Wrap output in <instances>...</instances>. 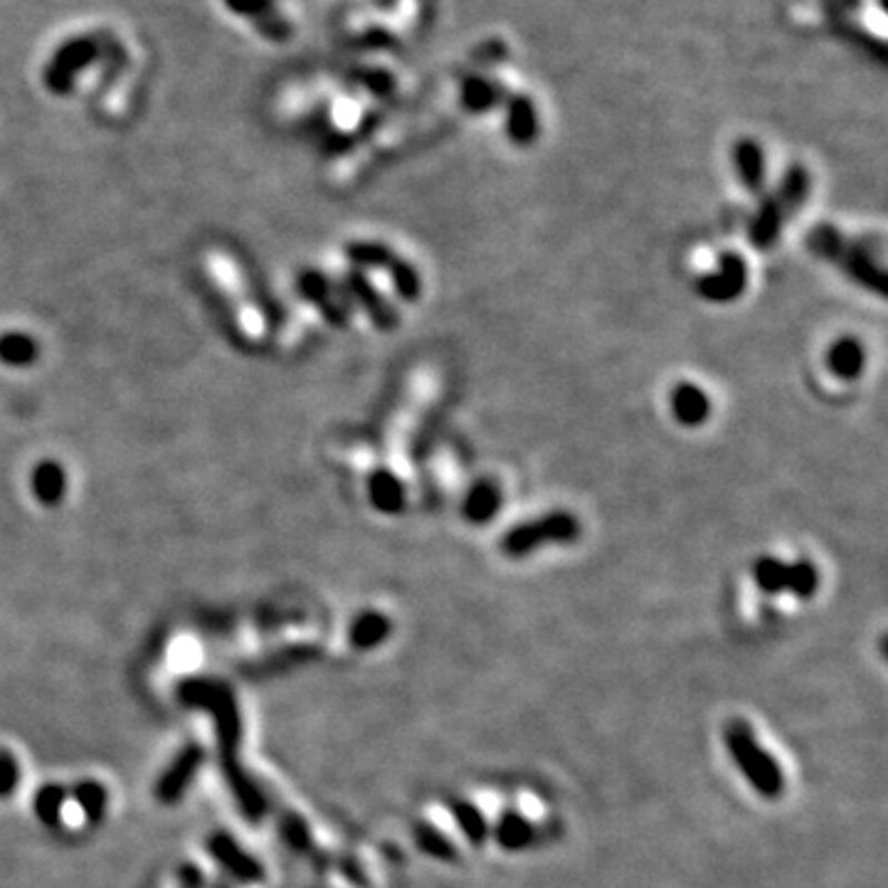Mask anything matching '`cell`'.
<instances>
[{"label":"cell","mask_w":888,"mask_h":888,"mask_svg":"<svg viewBox=\"0 0 888 888\" xmlns=\"http://www.w3.org/2000/svg\"><path fill=\"white\" fill-rule=\"evenodd\" d=\"M724 744L728 756L734 758V762L738 766L740 775L750 782V788L760 797H766V800H778V797L785 792L782 768L780 762L758 744L752 728L746 721L726 724Z\"/></svg>","instance_id":"6da1fadb"},{"label":"cell","mask_w":888,"mask_h":888,"mask_svg":"<svg viewBox=\"0 0 888 888\" xmlns=\"http://www.w3.org/2000/svg\"><path fill=\"white\" fill-rule=\"evenodd\" d=\"M807 245L812 247V252L822 257V260L837 265L841 272H845L854 282H859L861 287H867L876 295H886V275L884 269L876 267L871 262V255L859 247L857 242L847 240L837 228H829V225H819L812 232H809Z\"/></svg>","instance_id":"7a4b0ae2"},{"label":"cell","mask_w":888,"mask_h":888,"mask_svg":"<svg viewBox=\"0 0 888 888\" xmlns=\"http://www.w3.org/2000/svg\"><path fill=\"white\" fill-rule=\"evenodd\" d=\"M580 538V521L568 511H550L541 519L526 521L521 526H513L501 538V550L509 558H526L531 556L536 548L556 543L568 546L576 543Z\"/></svg>","instance_id":"3957f363"},{"label":"cell","mask_w":888,"mask_h":888,"mask_svg":"<svg viewBox=\"0 0 888 888\" xmlns=\"http://www.w3.org/2000/svg\"><path fill=\"white\" fill-rule=\"evenodd\" d=\"M104 54V42L99 36H77L64 40L58 50L52 52L50 62L44 64L42 80L48 84L50 92L67 94L74 87L77 77H80L87 67L99 62Z\"/></svg>","instance_id":"277c9868"},{"label":"cell","mask_w":888,"mask_h":888,"mask_svg":"<svg viewBox=\"0 0 888 888\" xmlns=\"http://www.w3.org/2000/svg\"><path fill=\"white\" fill-rule=\"evenodd\" d=\"M748 287V265L738 252H724L718 257V269L714 275H704L696 282V291L714 303L736 301Z\"/></svg>","instance_id":"5b68a950"},{"label":"cell","mask_w":888,"mask_h":888,"mask_svg":"<svg viewBox=\"0 0 888 888\" xmlns=\"http://www.w3.org/2000/svg\"><path fill=\"white\" fill-rule=\"evenodd\" d=\"M503 129L506 137L516 146H531L541 131V117L531 97L509 94L503 101Z\"/></svg>","instance_id":"8992f818"},{"label":"cell","mask_w":888,"mask_h":888,"mask_svg":"<svg viewBox=\"0 0 888 888\" xmlns=\"http://www.w3.org/2000/svg\"><path fill=\"white\" fill-rule=\"evenodd\" d=\"M506 87L497 80V77L489 74H467L462 84H459V104L467 111V114H487L491 109L503 107Z\"/></svg>","instance_id":"52a82bcc"},{"label":"cell","mask_w":888,"mask_h":888,"mask_svg":"<svg viewBox=\"0 0 888 888\" xmlns=\"http://www.w3.org/2000/svg\"><path fill=\"white\" fill-rule=\"evenodd\" d=\"M788 218L790 216L785 212V208L780 206L778 198H775V196L766 198V200H762V206L758 208L756 218H752L750 228H748L750 242L756 245L758 250H770V247H775V242H778L782 225Z\"/></svg>","instance_id":"ba28073f"},{"label":"cell","mask_w":888,"mask_h":888,"mask_svg":"<svg viewBox=\"0 0 888 888\" xmlns=\"http://www.w3.org/2000/svg\"><path fill=\"white\" fill-rule=\"evenodd\" d=\"M671 410L677 422L687 427H699L711 415V400L694 383H681L671 392Z\"/></svg>","instance_id":"9c48e42d"},{"label":"cell","mask_w":888,"mask_h":888,"mask_svg":"<svg viewBox=\"0 0 888 888\" xmlns=\"http://www.w3.org/2000/svg\"><path fill=\"white\" fill-rule=\"evenodd\" d=\"M501 501H503L501 489L493 485V481L481 479L469 489L467 499L462 503V513L469 523H477V526L489 523L491 519H497Z\"/></svg>","instance_id":"30bf717a"},{"label":"cell","mask_w":888,"mask_h":888,"mask_svg":"<svg viewBox=\"0 0 888 888\" xmlns=\"http://www.w3.org/2000/svg\"><path fill=\"white\" fill-rule=\"evenodd\" d=\"M734 161H736V171L740 176V183H744L750 193H760L762 183H766V153H762L760 143L752 139L738 141L734 149Z\"/></svg>","instance_id":"8fae6325"},{"label":"cell","mask_w":888,"mask_h":888,"mask_svg":"<svg viewBox=\"0 0 888 888\" xmlns=\"http://www.w3.org/2000/svg\"><path fill=\"white\" fill-rule=\"evenodd\" d=\"M536 827L519 812H503L493 827V839L506 851H523L536 841Z\"/></svg>","instance_id":"7c38bea8"},{"label":"cell","mask_w":888,"mask_h":888,"mask_svg":"<svg viewBox=\"0 0 888 888\" xmlns=\"http://www.w3.org/2000/svg\"><path fill=\"white\" fill-rule=\"evenodd\" d=\"M348 285H351V295L356 297V301L368 311V317L376 321V326H380V329H392V326H398L396 309L386 303V299L368 285V279L363 275H351Z\"/></svg>","instance_id":"4fadbf2b"},{"label":"cell","mask_w":888,"mask_h":888,"mask_svg":"<svg viewBox=\"0 0 888 888\" xmlns=\"http://www.w3.org/2000/svg\"><path fill=\"white\" fill-rule=\"evenodd\" d=\"M827 366L841 380H857L864 366H867V353H864V346L859 341L839 339L827 351Z\"/></svg>","instance_id":"5bb4252c"},{"label":"cell","mask_w":888,"mask_h":888,"mask_svg":"<svg viewBox=\"0 0 888 888\" xmlns=\"http://www.w3.org/2000/svg\"><path fill=\"white\" fill-rule=\"evenodd\" d=\"M370 503L383 513H400L405 509V487L402 481L388 469L376 471L368 481Z\"/></svg>","instance_id":"9a60e30c"},{"label":"cell","mask_w":888,"mask_h":888,"mask_svg":"<svg viewBox=\"0 0 888 888\" xmlns=\"http://www.w3.org/2000/svg\"><path fill=\"white\" fill-rule=\"evenodd\" d=\"M809 188H812V178H809L807 168L800 166V163H795V166L788 168V171H785L775 198L780 200V206L785 208V212H788V216L792 218L795 212L805 206V200L809 198Z\"/></svg>","instance_id":"2e32d148"},{"label":"cell","mask_w":888,"mask_h":888,"mask_svg":"<svg viewBox=\"0 0 888 888\" xmlns=\"http://www.w3.org/2000/svg\"><path fill=\"white\" fill-rule=\"evenodd\" d=\"M390 637V620L380 612H363L351 625V645L358 649H373Z\"/></svg>","instance_id":"e0dca14e"},{"label":"cell","mask_w":888,"mask_h":888,"mask_svg":"<svg viewBox=\"0 0 888 888\" xmlns=\"http://www.w3.org/2000/svg\"><path fill=\"white\" fill-rule=\"evenodd\" d=\"M449 809H452L455 822L459 825V829H462V835L469 839V845H475V847L485 845V841L489 839L487 817L467 800H455L452 805H449Z\"/></svg>","instance_id":"ac0fdd59"},{"label":"cell","mask_w":888,"mask_h":888,"mask_svg":"<svg viewBox=\"0 0 888 888\" xmlns=\"http://www.w3.org/2000/svg\"><path fill=\"white\" fill-rule=\"evenodd\" d=\"M788 572L790 566L782 563L778 558H760L756 568H752V578H756L758 588L768 595H780L788 590Z\"/></svg>","instance_id":"d6986e66"},{"label":"cell","mask_w":888,"mask_h":888,"mask_svg":"<svg viewBox=\"0 0 888 888\" xmlns=\"http://www.w3.org/2000/svg\"><path fill=\"white\" fill-rule=\"evenodd\" d=\"M32 489L42 503H58L64 493V475L58 465H40L32 477Z\"/></svg>","instance_id":"ffe728a7"},{"label":"cell","mask_w":888,"mask_h":888,"mask_svg":"<svg viewBox=\"0 0 888 888\" xmlns=\"http://www.w3.org/2000/svg\"><path fill=\"white\" fill-rule=\"evenodd\" d=\"M415 839H418V847L427 854V857H432L437 861H455L457 859V849L452 841H449L440 829L432 827V825H418L415 829Z\"/></svg>","instance_id":"44dd1931"},{"label":"cell","mask_w":888,"mask_h":888,"mask_svg":"<svg viewBox=\"0 0 888 888\" xmlns=\"http://www.w3.org/2000/svg\"><path fill=\"white\" fill-rule=\"evenodd\" d=\"M38 346L26 333H6L0 339V361L8 366H28L36 361Z\"/></svg>","instance_id":"7402d4cb"},{"label":"cell","mask_w":888,"mask_h":888,"mask_svg":"<svg viewBox=\"0 0 888 888\" xmlns=\"http://www.w3.org/2000/svg\"><path fill=\"white\" fill-rule=\"evenodd\" d=\"M819 588V572L817 566L809 563V560H797L790 566L788 572V590L800 600L815 598V592Z\"/></svg>","instance_id":"603a6c76"},{"label":"cell","mask_w":888,"mask_h":888,"mask_svg":"<svg viewBox=\"0 0 888 888\" xmlns=\"http://www.w3.org/2000/svg\"><path fill=\"white\" fill-rule=\"evenodd\" d=\"M250 26L269 42H287L291 38V32H295V26H291V20L279 10V6L269 10V13H265L262 18L250 22Z\"/></svg>","instance_id":"cb8c5ba5"},{"label":"cell","mask_w":888,"mask_h":888,"mask_svg":"<svg viewBox=\"0 0 888 888\" xmlns=\"http://www.w3.org/2000/svg\"><path fill=\"white\" fill-rule=\"evenodd\" d=\"M348 255H351V260L356 265H363V267H376V269H388L398 262V257L392 255L388 247L383 245H373V242H356L348 247Z\"/></svg>","instance_id":"d4e9b609"},{"label":"cell","mask_w":888,"mask_h":888,"mask_svg":"<svg viewBox=\"0 0 888 888\" xmlns=\"http://www.w3.org/2000/svg\"><path fill=\"white\" fill-rule=\"evenodd\" d=\"M390 277H392V285H396V289H398V295L405 301H415V299L420 297V291H422L420 275H418V269L410 267L408 262L398 260L396 265H392L390 267Z\"/></svg>","instance_id":"484cf974"},{"label":"cell","mask_w":888,"mask_h":888,"mask_svg":"<svg viewBox=\"0 0 888 888\" xmlns=\"http://www.w3.org/2000/svg\"><path fill=\"white\" fill-rule=\"evenodd\" d=\"M222 6L230 10L232 16L245 18L247 22H255L262 18L269 10L277 8V0H222Z\"/></svg>","instance_id":"4316f807"},{"label":"cell","mask_w":888,"mask_h":888,"mask_svg":"<svg viewBox=\"0 0 888 888\" xmlns=\"http://www.w3.org/2000/svg\"><path fill=\"white\" fill-rule=\"evenodd\" d=\"M16 780L18 772L13 762H10V758H0V792H8L16 785Z\"/></svg>","instance_id":"83f0119b"}]
</instances>
